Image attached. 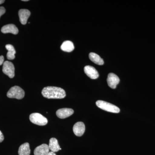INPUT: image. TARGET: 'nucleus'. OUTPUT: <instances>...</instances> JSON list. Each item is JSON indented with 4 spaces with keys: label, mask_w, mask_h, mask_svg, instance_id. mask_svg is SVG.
Segmentation results:
<instances>
[{
    "label": "nucleus",
    "mask_w": 155,
    "mask_h": 155,
    "mask_svg": "<svg viewBox=\"0 0 155 155\" xmlns=\"http://www.w3.org/2000/svg\"><path fill=\"white\" fill-rule=\"evenodd\" d=\"M41 93L43 97L48 99H63L66 96V92L63 89L56 87H45Z\"/></svg>",
    "instance_id": "f257e3e1"
},
{
    "label": "nucleus",
    "mask_w": 155,
    "mask_h": 155,
    "mask_svg": "<svg viewBox=\"0 0 155 155\" xmlns=\"http://www.w3.org/2000/svg\"><path fill=\"white\" fill-rule=\"evenodd\" d=\"M96 104L99 108L104 110L116 114H118L120 112V109L118 107L104 101L100 100L97 101Z\"/></svg>",
    "instance_id": "f03ea898"
},
{
    "label": "nucleus",
    "mask_w": 155,
    "mask_h": 155,
    "mask_svg": "<svg viewBox=\"0 0 155 155\" xmlns=\"http://www.w3.org/2000/svg\"><path fill=\"white\" fill-rule=\"evenodd\" d=\"M7 97L10 98L21 100L25 96V92L21 87L15 86L11 87L7 93Z\"/></svg>",
    "instance_id": "7ed1b4c3"
},
{
    "label": "nucleus",
    "mask_w": 155,
    "mask_h": 155,
    "mask_svg": "<svg viewBox=\"0 0 155 155\" xmlns=\"http://www.w3.org/2000/svg\"><path fill=\"white\" fill-rule=\"evenodd\" d=\"M31 122L35 125L44 126L47 124L48 120L45 116L38 113H33L29 116Z\"/></svg>",
    "instance_id": "20e7f679"
},
{
    "label": "nucleus",
    "mask_w": 155,
    "mask_h": 155,
    "mask_svg": "<svg viewBox=\"0 0 155 155\" xmlns=\"http://www.w3.org/2000/svg\"><path fill=\"white\" fill-rule=\"evenodd\" d=\"M3 72L10 78H13L15 76V68L14 64L11 62L6 61L3 64Z\"/></svg>",
    "instance_id": "39448f33"
},
{
    "label": "nucleus",
    "mask_w": 155,
    "mask_h": 155,
    "mask_svg": "<svg viewBox=\"0 0 155 155\" xmlns=\"http://www.w3.org/2000/svg\"><path fill=\"white\" fill-rule=\"evenodd\" d=\"M119 81L120 79L116 74L113 73H110L108 74L107 82L109 86L111 88H116L117 84L119 83Z\"/></svg>",
    "instance_id": "423d86ee"
},
{
    "label": "nucleus",
    "mask_w": 155,
    "mask_h": 155,
    "mask_svg": "<svg viewBox=\"0 0 155 155\" xmlns=\"http://www.w3.org/2000/svg\"><path fill=\"white\" fill-rule=\"evenodd\" d=\"M74 113V110L70 108H62L56 112V115L58 118L61 119H65L71 116Z\"/></svg>",
    "instance_id": "0eeeda50"
},
{
    "label": "nucleus",
    "mask_w": 155,
    "mask_h": 155,
    "mask_svg": "<svg viewBox=\"0 0 155 155\" xmlns=\"http://www.w3.org/2000/svg\"><path fill=\"white\" fill-rule=\"evenodd\" d=\"M84 72L86 75L91 79H97L99 76V74L97 69L92 66H85L84 67Z\"/></svg>",
    "instance_id": "6e6552de"
},
{
    "label": "nucleus",
    "mask_w": 155,
    "mask_h": 155,
    "mask_svg": "<svg viewBox=\"0 0 155 155\" xmlns=\"http://www.w3.org/2000/svg\"><path fill=\"white\" fill-rule=\"evenodd\" d=\"M85 125L82 122H77L73 127V132L78 137H81L83 135L85 131Z\"/></svg>",
    "instance_id": "1a4fd4ad"
},
{
    "label": "nucleus",
    "mask_w": 155,
    "mask_h": 155,
    "mask_svg": "<svg viewBox=\"0 0 155 155\" xmlns=\"http://www.w3.org/2000/svg\"><path fill=\"white\" fill-rule=\"evenodd\" d=\"M30 11L27 9H21L19 11L18 15L19 18V21L22 25H25L27 23V20L30 17Z\"/></svg>",
    "instance_id": "9d476101"
},
{
    "label": "nucleus",
    "mask_w": 155,
    "mask_h": 155,
    "mask_svg": "<svg viewBox=\"0 0 155 155\" xmlns=\"http://www.w3.org/2000/svg\"><path fill=\"white\" fill-rule=\"evenodd\" d=\"M1 31L4 34L12 33L14 35H17L19 32L18 28L13 24L4 25L2 27Z\"/></svg>",
    "instance_id": "9b49d317"
},
{
    "label": "nucleus",
    "mask_w": 155,
    "mask_h": 155,
    "mask_svg": "<svg viewBox=\"0 0 155 155\" xmlns=\"http://www.w3.org/2000/svg\"><path fill=\"white\" fill-rule=\"evenodd\" d=\"M50 149L48 145L42 144L37 147L34 150V155H46L49 152Z\"/></svg>",
    "instance_id": "f8f14e48"
},
{
    "label": "nucleus",
    "mask_w": 155,
    "mask_h": 155,
    "mask_svg": "<svg viewBox=\"0 0 155 155\" xmlns=\"http://www.w3.org/2000/svg\"><path fill=\"white\" fill-rule=\"evenodd\" d=\"M48 146L51 151L54 153L57 152L60 150H61V148L60 147V145L58 143V140L55 138L50 139Z\"/></svg>",
    "instance_id": "ddd939ff"
},
{
    "label": "nucleus",
    "mask_w": 155,
    "mask_h": 155,
    "mask_svg": "<svg viewBox=\"0 0 155 155\" xmlns=\"http://www.w3.org/2000/svg\"><path fill=\"white\" fill-rule=\"evenodd\" d=\"M89 58L91 61L94 64L99 65H103L104 64V60L98 55L94 53H90L89 54Z\"/></svg>",
    "instance_id": "4468645a"
},
{
    "label": "nucleus",
    "mask_w": 155,
    "mask_h": 155,
    "mask_svg": "<svg viewBox=\"0 0 155 155\" xmlns=\"http://www.w3.org/2000/svg\"><path fill=\"white\" fill-rule=\"evenodd\" d=\"M31 152L29 144L25 143L19 147L18 154L19 155H30Z\"/></svg>",
    "instance_id": "2eb2a0df"
},
{
    "label": "nucleus",
    "mask_w": 155,
    "mask_h": 155,
    "mask_svg": "<svg viewBox=\"0 0 155 155\" xmlns=\"http://www.w3.org/2000/svg\"><path fill=\"white\" fill-rule=\"evenodd\" d=\"M74 45L73 43L70 41H66L63 42L61 46V49L67 52H72L74 49Z\"/></svg>",
    "instance_id": "dca6fc26"
},
{
    "label": "nucleus",
    "mask_w": 155,
    "mask_h": 155,
    "mask_svg": "<svg viewBox=\"0 0 155 155\" xmlns=\"http://www.w3.org/2000/svg\"><path fill=\"white\" fill-rule=\"evenodd\" d=\"M5 48L8 51L7 54L8 59L9 60H12L15 59V54H16V52L14 46L12 45L8 44L6 45Z\"/></svg>",
    "instance_id": "f3484780"
},
{
    "label": "nucleus",
    "mask_w": 155,
    "mask_h": 155,
    "mask_svg": "<svg viewBox=\"0 0 155 155\" xmlns=\"http://www.w3.org/2000/svg\"><path fill=\"white\" fill-rule=\"evenodd\" d=\"M6 10L5 8L3 7H0V17L2 16L3 14H5V13Z\"/></svg>",
    "instance_id": "a211bd4d"
},
{
    "label": "nucleus",
    "mask_w": 155,
    "mask_h": 155,
    "mask_svg": "<svg viewBox=\"0 0 155 155\" xmlns=\"http://www.w3.org/2000/svg\"><path fill=\"white\" fill-rule=\"evenodd\" d=\"M4 136L2 131L0 130V143L2 142L4 140Z\"/></svg>",
    "instance_id": "6ab92c4d"
},
{
    "label": "nucleus",
    "mask_w": 155,
    "mask_h": 155,
    "mask_svg": "<svg viewBox=\"0 0 155 155\" xmlns=\"http://www.w3.org/2000/svg\"><path fill=\"white\" fill-rule=\"evenodd\" d=\"M4 57L3 56H0V66L4 64Z\"/></svg>",
    "instance_id": "aec40b11"
},
{
    "label": "nucleus",
    "mask_w": 155,
    "mask_h": 155,
    "mask_svg": "<svg viewBox=\"0 0 155 155\" xmlns=\"http://www.w3.org/2000/svg\"><path fill=\"white\" fill-rule=\"evenodd\" d=\"M46 155H56L55 153L53 152H49Z\"/></svg>",
    "instance_id": "412c9836"
},
{
    "label": "nucleus",
    "mask_w": 155,
    "mask_h": 155,
    "mask_svg": "<svg viewBox=\"0 0 155 155\" xmlns=\"http://www.w3.org/2000/svg\"><path fill=\"white\" fill-rule=\"evenodd\" d=\"M4 2H5V1H4V0H0V5L4 3Z\"/></svg>",
    "instance_id": "4be33fe9"
},
{
    "label": "nucleus",
    "mask_w": 155,
    "mask_h": 155,
    "mask_svg": "<svg viewBox=\"0 0 155 155\" xmlns=\"http://www.w3.org/2000/svg\"><path fill=\"white\" fill-rule=\"evenodd\" d=\"M22 1H23V2H28V0H22Z\"/></svg>",
    "instance_id": "5701e85b"
}]
</instances>
